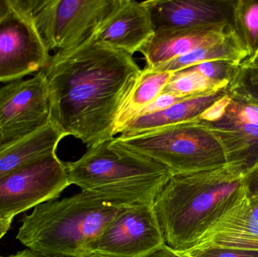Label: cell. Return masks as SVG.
<instances>
[{"label": "cell", "mask_w": 258, "mask_h": 257, "mask_svg": "<svg viewBox=\"0 0 258 257\" xmlns=\"http://www.w3.org/2000/svg\"><path fill=\"white\" fill-rule=\"evenodd\" d=\"M165 244L154 202L139 204L121 207L101 233L87 246L85 255L147 257Z\"/></svg>", "instance_id": "52a82bcc"}, {"label": "cell", "mask_w": 258, "mask_h": 257, "mask_svg": "<svg viewBox=\"0 0 258 257\" xmlns=\"http://www.w3.org/2000/svg\"><path fill=\"white\" fill-rule=\"evenodd\" d=\"M156 33L143 2L119 0V5L100 25L91 39L133 55Z\"/></svg>", "instance_id": "7c38bea8"}, {"label": "cell", "mask_w": 258, "mask_h": 257, "mask_svg": "<svg viewBox=\"0 0 258 257\" xmlns=\"http://www.w3.org/2000/svg\"><path fill=\"white\" fill-rule=\"evenodd\" d=\"M50 58L32 17L12 6L0 21V82L18 81L39 72Z\"/></svg>", "instance_id": "30bf717a"}, {"label": "cell", "mask_w": 258, "mask_h": 257, "mask_svg": "<svg viewBox=\"0 0 258 257\" xmlns=\"http://www.w3.org/2000/svg\"><path fill=\"white\" fill-rule=\"evenodd\" d=\"M231 101L232 96L230 92H228L222 98L215 101L206 111L203 112L199 118L198 122L215 123L221 120L225 115Z\"/></svg>", "instance_id": "d4e9b609"}, {"label": "cell", "mask_w": 258, "mask_h": 257, "mask_svg": "<svg viewBox=\"0 0 258 257\" xmlns=\"http://www.w3.org/2000/svg\"><path fill=\"white\" fill-rule=\"evenodd\" d=\"M2 257H71V256H48V255L41 254V253H37V252L33 251V250L26 249V250H21V251L18 252L15 254L10 255V256Z\"/></svg>", "instance_id": "4dcf8cb0"}, {"label": "cell", "mask_w": 258, "mask_h": 257, "mask_svg": "<svg viewBox=\"0 0 258 257\" xmlns=\"http://www.w3.org/2000/svg\"><path fill=\"white\" fill-rule=\"evenodd\" d=\"M183 254L189 257H258V251L218 247H203L192 249Z\"/></svg>", "instance_id": "cb8c5ba5"}, {"label": "cell", "mask_w": 258, "mask_h": 257, "mask_svg": "<svg viewBox=\"0 0 258 257\" xmlns=\"http://www.w3.org/2000/svg\"><path fill=\"white\" fill-rule=\"evenodd\" d=\"M50 122L45 74L0 88V145L25 137Z\"/></svg>", "instance_id": "9c48e42d"}, {"label": "cell", "mask_w": 258, "mask_h": 257, "mask_svg": "<svg viewBox=\"0 0 258 257\" xmlns=\"http://www.w3.org/2000/svg\"><path fill=\"white\" fill-rule=\"evenodd\" d=\"M13 219L14 217H12L0 218V240L10 229Z\"/></svg>", "instance_id": "1f68e13d"}, {"label": "cell", "mask_w": 258, "mask_h": 257, "mask_svg": "<svg viewBox=\"0 0 258 257\" xmlns=\"http://www.w3.org/2000/svg\"><path fill=\"white\" fill-rule=\"evenodd\" d=\"M233 24L251 57L258 48V0L233 2Z\"/></svg>", "instance_id": "ffe728a7"}, {"label": "cell", "mask_w": 258, "mask_h": 257, "mask_svg": "<svg viewBox=\"0 0 258 257\" xmlns=\"http://www.w3.org/2000/svg\"><path fill=\"white\" fill-rule=\"evenodd\" d=\"M221 145L227 163H240L245 170L258 158V126L221 119L215 123L200 122Z\"/></svg>", "instance_id": "e0dca14e"}, {"label": "cell", "mask_w": 258, "mask_h": 257, "mask_svg": "<svg viewBox=\"0 0 258 257\" xmlns=\"http://www.w3.org/2000/svg\"><path fill=\"white\" fill-rule=\"evenodd\" d=\"M12 9L10 0H0V21Z\"/></svg>", "instance_id": "d6a6232c"}, {"label": "cell", "mask_w": 258, "mask_h": 257, "mask_svg": "<svg viewBox=\"0 0 258 257\" xmlns=\"http://www.w3.org/2000/svg\"><path fill=\"white\" fill-rule=\"evenodd\" d=\"M69 186L65 162L56 152L42 157L0 178V218L55 200Z\"/></svg>", "instance_id": "ba28073f"}, {"label": "cell", "mask_w": 258, "mask_h": 257, "mask_svg": "<svg viewBox=\"0 0 258 257\" xmlns=\"http://www.w3.org/2000/svg\"><path fill=\"white\" fill-rule=\"evenodd\" d=\"M238 84L245 85L258 86V65L254 66H241L240 73L237 81L233 87Z\"/></svg>", "instance_id": "83f0119b"}, {"label": "cell", "mask_w": 258, "mask_h": 257, "mask_svg": "<svg viewBox=\"0 0 258 257\" xmlns=\"http://www.w3.org/2000/svg\"><path fill=\"white\" fill-rule=\"evenodd\" d=\"M63 137L64 134L49 122L25 137L0 145V178L55 153Z\"/></svg>", "instance_id": "2e32d148"}, {"label": "cell", "mask_w": 258, "mask_h": 257, "mask_svg": "<svg viewBox=\"0 0 258 257\" xmlns=\"http://www.w3.org/2000/svg\"><path fill=\"white\" fill-rule=\"evenodd\" d=\"M65 166L71 185L118 207L153 203L172 176L166 167L130 150L116 137L91 146Z\"/></svg>", "instance_id": "3957f363"}, {"label": "cell", "mask_w": 258, "mask_h": 257, "mask_svg": "<svg viewBox=\"0 0 258 257\" xmlns=\"http://www.w3.org/2000/svg\"><path fill=\"white\" fill-rule=\"evenodd\" d=\"M230 95L231 103L221 119L258 126V104Z\"/></svg>", "instance_id": "603a6c76"}, {"label": "cell", "mask_w": 258, "mask_h": 257, "mask_svg": "<svg viewBox=\"0 0 258 257\" xmlns=\"http://www.w3.org/2000/svg\"><path fill=\"white\" fill-rule=\"evenodd\" d=\"M119 0H34L30 15L48 51H67L89 40Z\"/></svg>", "instance_id": "8992f818"}, {"label": "cell", "mask_w": 258, "mask_h": 257, "mask_svg": "<svg viewBox=\"0 0 258 257\" xmlns=\"http://www.w3.org/2000/svg\"><path fill=\"white\" fill-rule=\"evenodd\" d=\"M245 168L240 163L187 175H172L154 201L168 247L184 253L244 196Z\"/></svg>", "instance_id": "7a4b0ae2"}, {"label": "cell", "mask_w": 258, "mask_h": 257, "mask_svg": "<svg viewBox=\"0 0 258 257\" xmlns=\"http://www.w3.org/2000/svg\"><path fill=\"white\" fill-rule=\"evenodd\" d=\"M187 98H189V97L180 96V95H175L169 93H162L151 104L147 106L141 112L138 117L162 111V110H165L168 107H171L173 104L180 102V101H183V100L186 99Z\"/></svg>", "instance_id": "484cf974"}, {"label": "cell", "mask_w": 258, "mask_h": 257, "mask_svg": "<svg viewBox=\"0 0 258 257\" xmlns=\"http://www.w3.org/2000/svg\"><path fill=\"white\" fill-rule=\"evenodd\" d=\"M141 71L130 54L91 38L77 48L57 51L42 69L50 122L88 148L114 138L118 115Z\"/></svg>", "instance_id": "6da1fadb"}, {"label": "cell", "mask_w": 258, "mask_h": 257, "mask_svg": "<svg viewBox=\"0 0 258 257\" xmlns=\"http://www.w3.org/2000/svg\"><path fill=\"white\" fill-rule=\"evenodd\" d=\"M147 257H189L183 253H177L175 250L168 247L165 244L162 248L159 249L158 251L155 252L153 254Z\"/></svg>", "instance_id": "f546056e"}, {"label": "cell", "mask_w": 258, "mask_h": 257, "mask_svg": "<svg viewBox=\"0 0 258 257\" xmlns=\"http://www.w3.org/2000/svg\"><path fill=\"white\" fill-rule=\"evenodd\" d=\"M228 92L229 88L214 89L189 97L162 111L140 116L132 121L119 137H131L171 125L198 122L203 112Z\"/></svg>", "instance_id": "9a60e30c"}, {"label": "cell", "mask_w": 258, "mask_h": 257, "mask_svg": "<svg viewBox=\"0 0 258 257\" xmlns=\"http://www.w3.org/2000/svg\"><path fill=\"white\" fill-rule=\"evenodd\" d=\"M221 88H230V84L212 81L199 72L186 68L174 72L162 93L189 97Z\"/></svg>", "instance_id": "44dd1931"}, {"label": "cell", "mask_w": 258, "mask_h": 257, "mask_svg": "<svg viewBox=\"0 0 258 257\" xmlns=\"http://www.w3.org/2000/svg\"><path fill=\"white\" fill-rule=\"evenodd\" d=\"M116 139L130 150L165 166L171 175L203 172L227 163L221 145L200 122Z\"/></svg>", "instance_id": "5b68a950"}, {"label": "cell", "mask_w": 258, "mask_h": 257, "mask_svg": "<svg viewBox=\"0 0 258 257\" xmlns=\"http://www.w3.org/2000/svg\"><path fill=\"white\" fill-rule=\"evenodd\" d=\"M120 208L81 191L35 207L23 217L16 238L41 254L83 257Z\"/></svg>", "instance_id": "277c9868"}, {"label": "cell", "mask_w": 258, "mask_h": 257, "mask_svg": "<svg viewBox=\"0 0 258 257\" xmlns=\"http://www.w3.org/2000/svg\"><path fill=\"white\" fill-rule=\"evenodd\" d=\"M248 57L249 53L245 44L236 30H233L227 37L217 43L202 47L157 67L149 69L176 72L212 60H225L241 65Z\"/></svg>", "instance_id": "ac0fdd59"}, {"label": "cell", "mask_w": 258, "mask_h": 257, "mask_svg": "<svg viewBox=\"0 0 258 257\" xmlns=\"http://www.w3.org/2000/svg\"><path fill=\"white\" fill-rule=\"evenodd\" d=\"M203 247L258 251V223L252 216L248 195L230 208L192 249Z\"/></svg>", "instance_id": "5bb4252c"}, {"label": "cell", "mask_w": 258, "mask_h": 257, "mask_svg": "<svg viewBox=\"0 0 258 257\" xmlns=\"http://www.w3.org/2000/svg\"><path fill=\"white\" fill-rule=\"evenodd\" d=\"M230 92L235 96L258 104V86L238 84L230 89Z\"/></svg>", "instance_id": "f1b7e54d"}, {"label": "cell", "mask_w": 258, "mask_h": 257, "mask_svg": "<svg viewBox=\"0 0 258 257\" xmlns=\"http://www.w3.org/2000/svg\"><path fill=\"white\" fill-rule=\"evenodd\" d=\"M244 181L248 198L258 196V158L251 167L244 172Z\"/></svg>", "instance_id": "4316f807"}, {"label": "cell", "mask_w": 258, "mask_h": 257, "mask_svg": "<svg viewBox=\"0 0 258 257\" xmlns=\"http://www.w3.org/2000/svg\"><path fill=\"white\" fill-rule=\"evenodd\" d=\"M233 30V24H226L192 30L156 31L139 52L145 58V68L153 69L194 50L217 43Z\"/></svg>", "instance_id": "4fadbf2b"}, {"label": "cell", "mask_w": 258, "mask_h": 257, "mask_svg": "<svg viewBox=\"0 0 258 257\" xmlns=\"http://www.w3.org/2000/svg\"><path fill=\"white\" fill-rule=\"evenodd\" d=\"M230 0H150L143 2L156 31L192 30L233 24Z\"/></svg>", "instance_id": "8fae6325"}, {"label": "cell", "mask_w": 258, "mask_h": 257, "mask_svg": "<svg viewBox=\"0 0 258 257\" xmlns=\"http://www.w3.org/2000/svg\"><path fill=\"white\" fill-rule=\"evenodd\" d=\"M174 72L156 71L144 67L132 94L119 112L114 128V137L124 129L149 104L163 92Z\"/></svg>", "instance_id": "d6986e66"}, {"label": "cell", "mask_w": 258, "mask_h": 257, "mask_svg": "<svg viewBox=\"0 0 258 257\" xmlns=\"http://www.w3.org/2000/svg\"><path fill=\"white\" fill-rule=\"evenodd\" d=\"M216 82H227L230 87L236 83L240 73V65L225 60L204 62L188 68Z\"/></svg>", "instance_id": "7402d4cb"}, {"label": "cell", "mask_w": 258, "mask_h": 257, "mask_svg": "<svg viewBox=\"0 0 258 257\" xmlns=\"http://www.w3.org/2000/svg\"><path fill=\"white\" fill-rule=\"evenodd\" d=\"M248 199H249L250 208H251L252 216L258 223V196L248 198Z\"/></svg>", "instance_id": "836d02e7"}, {"label": "cell", "mask_w": 258, "mask_h": 257, "mask_svg": "<svg viewBox=\"0 0 258 257\" xmlns=\"http://www.w3.org/2000/svg\"><path fill=\"white\" fill-rule=\"evenodd\" d=\"M254 65H258V48L256 52L251 57H248L247 60H245L241 64V66H254Z\"/></svg>", "instance_id": "e575fe53"}]
</instances>
